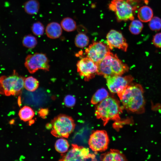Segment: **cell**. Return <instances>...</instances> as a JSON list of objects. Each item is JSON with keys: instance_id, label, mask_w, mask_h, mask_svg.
<instances>
[{"instance_id": "6da1fadb", "label": "cell", "mask_w": 161, "mask_h": 161, "mask_svg": "<svg viewBox=\"0 0 161 161\" xmlns=\"http://www.w3.org/2000/svg\"><path fill=\"white\" fill-rule=\"evenodd\" d=\"M144 92L141 85L130 84L117 95L126 110L131 112L140 114L143 112L145 109Z\"/></svg>"}, {"instance_id": "7a4b0ae2", "label": "cell", "mask_w": 161, "mask_h": 161, "mask_svg": "<svg viewBox=\"0 0 161 161\" xmlns=\"http://www.w3.org/2000/svg\"><path fill=\"white\" fill-rule=\"evenodd\" d=\"M122 112L119 103L114 98L108 96L96 106L95 114L97 119L102 120L105 126L110 120H119Z\"/></svg>"}, {"instance_id": "3957f363", "label": "cell", "mask_w": 161, "mask_h": 161, "mask_svg": "<svg viewBox=\"0 0 161 161\" xmlns=\"http://www.w3.org/2000/svg\"><path fill=\"white\" fill-rule=\"evenodd\" d=\"M96 64L97 66V75H103L104 77L122 75L129 69L128 65L121 61L116 54L111 52Z\"/></svg>"}, {"instance_id": "277c9868", "label": "cell", "mask_w": 161, "mask_h": 161, "mask_svg": "<svg viewBox=\"0 0 161 161\" xmlns=\"http://www.w3.org/2000/svg\"><path fill=\"white\" fill-rule=\"evenodd\" d=\"M142 0H112L109 8L114 12L118 22L134 20L135 10Z\"/></svg>"}, {"instance_id": "5b68a950", "label": "cell", "mask_w": 161, "mask_h": 161, "mask_svg": "<svg viewBox=\"0 0 161 161\" xmlns=\"http://www.w3.org/2000/svg\"><path fill=\"white\" fill-rule=\"evenodd\" d=\"M25 78L15 71L11 75L0 77V94L7 96L19 94L24 87Z\"/></svg>"}, {"instance_id": "8992f818", "label": "cell", "mask_w": 161, "mask_h": 161, "mask_svg": "<svg viewBox=\"0 0 161 161\" xmlns=\"http://www.w3.org/2000/svg\"><path fill=\"white\" fill-rule=\"evenodd\" d=\"M51 134L55 137L61 138H68L75 126L72 118L63 114L54 118L51 122Z\"/></svg>"}, {"instance_id": "52a82bcc", "label": "cell", "mask_w": 161, "mask_h": 161, "mask_svg": "<svg viewBox=\"0 0 161 161\" xmlns=\"http://www.w3.org/2000/svg\"><path fill=\"white\" fill-rule=\"evenodd\" d=\"M24 65L31 74L35 73L39 69L47 71L50 69L48 58L45 54L42 53L28 55L25 58Z\"/></svg>"}, {"instance_id": "ba28073f", "label": "cell", "mask_w": 161, "mask_h": 161, "mask_svg": "<svg viewBox=\"0 0 161 161\" xmlns=\"http://www.w3.org/2000/svg\"><path fill=\"white\" fill-rule=\"evenodd\" d=\"M95 156L90 153L89 148L72 144L71 149L64 154L60 160L61 161H85L88 159L95 160Z\"/></svg>"}, {"instance_id": "9c48e42d", "label": "cell", "mask_w": 161, "mask_h": 161, "mask_svg": "<svg viewBox=\"0 0 161 161\" xmlns=\"http://www.w3.org/2000/svg\"><path fill=\"white\" fill-rule=\"evenodd\" d=\"M109 139L106 131L97 130L92 133L88 141L89 148L95 152L106 151L108 148Z\"/></svg>"}, {"instance_id": "30bf717a", "label": "cell", "mask_w": 161, "mask_h": 161, "mask_svg": "<svg viewBox=\"0 0 161 161\" xmlns=\"http://www.w3.org/2000/svg\"><path fill=\"white\" fill-rule=\"evenodd\" d=\"M110 52L107 45L101 42L94 41L85 50L86 57L97 64Z\"/></svg>"}, {"instance_id": "8fae6325", "label": "cell", "mask_w": 161, "mask_h": 161, "mask_svg": "<svg viewBox=\"0 0 161 161\" xmlns=\"http://www.w3.org/2000/svg\"><path fill=\"white\" fill-rule=\"evenodd\" d=\"M106 79L107 86L109 91L117 94L130 85L134 79L131 75L124 76L115 75L104 77Z\"/></svg>"}, {"instance_id": "7c38bea8", "label": "cell", "mask_w": 161, "mask_h": 161, "mask_svg": "<svg viewBox=\"0 0 161 161\" xmlns=\"http://www.w3.org/2000/svg\"><path fill=\"white\" fill-rule=\"evenodd\" d=\"M76 66L77 72L80 76L84 78L86 81L94 78L97 74V64L87 57L78 61Z\"/></svg>"}, {"instance_id": "4fadbf2b", "label": "cell", "mask_w": 161, "mask_h": 161, "mask_svg": "<svg viewBox=\"0 0 161 161\" xmlns=\"http://www.w3.org/2000/svg\"><path fill=\"white\" fill-rule=\"evenodd\" d=\"M107 45L110 49L117 48L124 52L127 51L128 44L122 34L114 30H110L106 36Z\"/></svg>"}, {"instance_id": "5bb4252c", "label": "cell", "mask_w": 161, "mask_h": 161, "mask_svg": "<svg viewBox=\"0 0 161 161\" xmlns=\"http://www.w3.org/2000/svg\"><path fill=\"white\" fill-rule=\"evenodd\" d=\"M63 29L60 24L53 21L47 24L45 29V32L47 37L52 39H55L61 35Z\"/></svg>"}, {"instance_id": "9a60e30c", "label": "cell", "mask_w": 161, "mask_h": 161, "mask_svg": "<svg viewBox=\"0 0 161 161\" xmlns=\"http://www.w3.org/2000/svg\"><path fill=\"white\" fill-rule=\"evenodd\" d=\"M101 160L104 161H124L127 160L125 155L119 150L111 149L106 153L102 154Z\"/></svg>"}, {"instance_id": "2e32d148", "label": "cell", "mask_w": 161, "mask_h": 161, "mask_svg": "<svg viewBox=\"0 0 161 161\" xmlns=\"http://www.w3.org/2000/svg\"><path fill=\"white\" fill-rule=\"evenodd\" d=\"M23 7L28 14L35 15L39 10L40 4L38 0H28L24 3Z\"/></svg>"}, {"instance_id": "e0dca14e", "label": "cell", "mask_w": 161, "mask_h": 161, "mask_svg": "<svg viewBox=\"0 0 161 161\" xmlns=\"http://www.w3.org/2000/svg\"><path fill=\"white\" fill-rule=\"evenodd\" d=\"M153 13L152 9L147 6L140 7L138 10L137 16L141 22H149L153 17Z\"/></svg>"}, {"instance_id": "ac0fdd59", "label": "cell", "mask_w": 161, "mask_h": 161, "mask_svg": "<svg viewBox=\"0 0 161 161\" xmlns=\"http://www.w3.org/2000/svg\"><path fill=\"white\" fill-rule=\"evenodd\" d=\"M60 24L63 30L68 32L73 31L77 27L75 21L71 18L69 17L63 18Z\"/></svg>"}, {"instance_id": "d6986e66", "label": "cell", "mask_w": 161, "mask_h": 161, "mask_svg": "<svg viewBox=\"0 0 161 161\" xmlns=\"http://www.w3.org/2000/svg\"><path fill=\"white\" fill-rule=\"evenodd\" d=\"M109 93L104 88L98 89L92 96L91 103L92 104L100 103L109 96Z\"/></svg>"}, {"instance_id": "ffe728a7", "label": "cell", "mask_w": 161, "mask_h": 161, "mask_svg": "<svg viewBox=\"0 0 161 161\" xmlns=\"http://www.w3.org/2000/svg\"><path fill=\"white\" fill-rule=\"evenodd\" d=\"M74 42L77 47L80 48H83L88 45L89 39L84 32H80L76 35Z\"/></svg>"}, {"instance_id": "44dd1931", "label": "cell", "mask_w": 161, "mask_h": 161, "mask_svg": "<svg viewBox=\"0 0 161 161\" xmlns=\"http://www.w3.org/2000/svg\"><path fill=\"white\" fill-rule=\"evenodd\" d=\"M35 112L33 110L28 106H24L19 111L18 115L20 119L24 121L31 120L34 117Z\"/></svg>"}, {"instance_id": "7402d4cb", "label": "cell", "mask_w": 161, "mask_h": 161, "mask_svg": "<svg viewBox=\"0 0 161 161\" xmlns=\"http://www.w3.org/2000/svg\"><path fill=\"white\" fill-rule=\"evenodd\" d=\"M39 85L38 80L32 76H29L25 78L24 87L29 91H35L38 88Z\"/></svg>"}, {"instance_id": "603a6c76", "label": "cell", "mask_w": 161, "mask_h": 161, "mask_svg": "<svg viewBox=\"0 0 161 161\" xmlns=\"http://www.w3.org/2000/svg\"><path fill=\"white\" fill-rule=\"evenodd\" d=\"M69 146L67 140L64 138H61L56 141L55 147L57 151L61 153H64L68 151Z\"/></svg>"}, {"instance_id": "cb8c5ba5", "label": "cell", "mask_w": 161, "mask_h": 161, "mask_svg": "<svg viewBox=\"0 0 161 161\" xmlns=\"http://www.w3.org/2000/svg\"><path fill=\"white\" fill-rule=\"evenodd\" d=\"M143 27V24L140 21L133 20L129 26V30L132 34L137 35L141 32Z\"/></svg>"}, {"instance_id": "d4e9b609", "label": "cell", "mask_w": 161, "mask_h": 161, "mask_svg": "<svg viewBox=\"0 0 161 161\" xmlns=\"http://www.w3.org/2000/svg\"><path fill=\"white\" fill-rule=\"evenodd\" d=\"M23 45L27 48L32 49L34 48L37 44V38L31 34L25 35L22 40Z\"/></svg>"}, {"instance_id": "484cf974", "label": "cell", "mask_w": 161, "mask_h": 161, "mask_svg": "<svg viewBox=\"0 0 161 161\" xmlns=\"http://www.w3.org/2000/svg\"><path fill=\"white\" fill-rule=\"evenodd\" d=\"M31 30L33 34L37 36L43 35L45 32V29L43 24L40 21L34 23L31 27Z\"/></svg>"}, {"instance_id": "4316f807", "label": "cell", "mask_w": 161, "mask_h": 161, "mask_svg": "<svg viewBox=\"0 0 161 161\" xmlns=\"http://www.w3.org/2000/svg\"><path fill=\"white\" fill-rule=\"evenodd\" d=\"M148 26L152 30H160L161 29V19L157 16L153 17L149 21Z\"/></svg>"}, {"instance_id": "83f0119b", "label": "cell", "mask_w": 161, "mask_h": 161, "mask_svg": "<svg viewBox=\"0 0 161 161\" xmlns=\"http://www.w3.org/2000/svg\"><path fill=\"white\" fill-rule=\"evenodd\" d=\"M65 105L67 107H71L74 106L76 103V99L74 96L69 95H66L64 99Z\"/></svg>"}, {"instance_id": "f1b7e54d", "label": "cell", "mask_w": 161, "mask_h": 161, "mask_svg": "<svg viewBox=\"0 0 161 161\" xmlns=\"http://www.w3.org/2000/svg\"><path fill=\"white\" fill-rule=\"evenodd\" d=\"M152 41L156 47L161 48V32L155 34L153 37Z\"/></svg>"}]
</instances>
